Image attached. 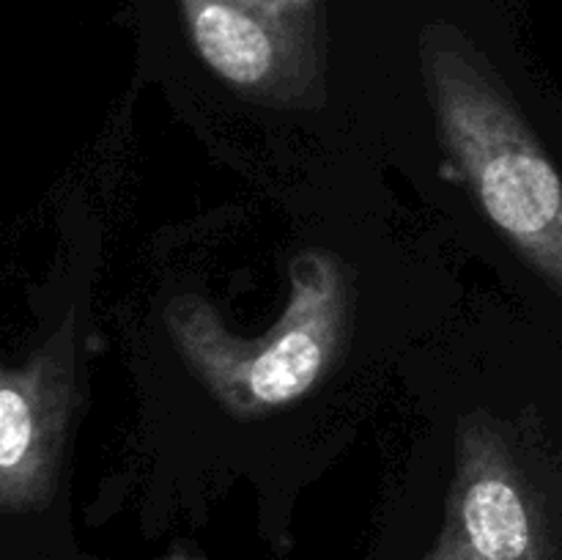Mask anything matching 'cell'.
I'll return each instance as SVG.
<instances>
[{
	"label": "cell",
	"mask_w": 562,
	"mask_h": 560,
	"mask_svg": "<svg viewBox=\"0 0 562 560\" xmlns=\"http://www.w3.org/2000/svg\"><path fill=\"white\" fill-rule=\"evenodd\" d=\"M75 406V333L58 329L22 368L0 377V505L5 514L42 508L55 489Z\"/></svg>",
	"instance_id": "obj_3"
},
{
	"label": "cell",
	"mask_w": 562,
	"mask_h": 560,
	"mask_svg": "<svg viewBox=\"0 0 562 560\" xmlns=\"http://www.w3.org/2000/svg\"><path fill=\"white\" fill-rule=\"evenodd\" d=\"M234 3H241V5H258V9H272V5L296 3V0H234Z\"/></svg>",
	"instance_id": "obj_6"
},
{
	"label": "cell",
	"mask_w": 562,
	"mask_h": 560,
	"mask_svg": "<svg viewBox=\"0 0 562 560\" xmlns=\"http://www.w3.org/2000/svg\"><path fill=\"white\" fill-rule=\"evenodd\" d=\"M426 560H543L519 478L488 439L467 434L448 522Z\"/></svg>",
	"instance_id": "obj_4"
},
{
	"label": "cell",
	"mask_w": 562,
	"mask_h": 560,
	"mask_svg": "<svg viewBox=\"0 0 562 560\" xmlns=\"http://www.w3.org/2000/svg\"><path fill=\"white\" fill-rule=\"evenodd\" d=\"M162 560H203L201 555H192V552H187V549H173V552H168L165 555Z\"/></svg>",
	"instance_id": "obj_7"
},
{
	"label": "cell",
	"mask_w": 562,
	"mask_h": 560,
	"mask_svg": "<svg viewBox=\"0 0 562 560\" xmlns=\"http://www.w3.org/2000/svg\"><path fill=\"white\" fill-rule=\"evenodd\" d=\"M346 318L349 283L324 253L291 264L289 305L263 338H236L198 296H179L165 311L187 366L236 417L269 415L311 393L338 351Z\"/></svg>",
	"instance_id": "obj_2"
},
{
	"label": "cell",
	"mask_w": 562,
	"mask_h": 560,
	"mask_svg": "<svg viewBox=\"0 0 562 560\" xmlns=\"http://www.w3.org/2000/svg\"><path fill=\"white\" fill-rule=\"evenodd\" d=\"M285 5L258 9L234 0H181L187 31L201 58L239 88L261 86L278 69L283 53L280 11Z\"/></svg>",
	"instance_id": "obj_5"
},
{
	"label": "cell",
	"mask_w": 562,
	"mask_h": 560,
	"mask_svg": "<svg viewBox=\"0 0 562 560\" xmlns=\"http://www.w3.org/2000/svg\"><path fill=\"white\" fill-rule=\"evenodd\" d=\"M448 148L499 234L562 294V176L503 88L448 27L423 36Z\"/></svg>",
	"instance_id": "obj_1"
}]
</instances>
